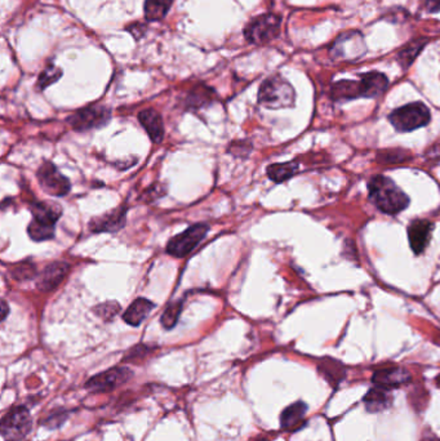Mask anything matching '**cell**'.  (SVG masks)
<instances>
[{
	"label": "cell",
	"mask_w": 440,
	"mask_h": 441,
	"mask_svg": "<svg viewBox=\"0 0 440 441\" xmlns=\"http://www.w3.org/2000/svg\"><path fill=\"white\" fill-rule=\"evenodd\" d=\"M369 199L382 213L398 215L410 206V197L393 179L378 174L368 182Z\"/></svg>",
	"instance_id": "obj_1"
},
{
	"label": "cell",
	"mask_w": 440,
	"mask_h": 441,
	"mask_svg": "<svg viewBox=\"0 0 440 441\" xmlns=\"http://www.w3.org/2000/svg\"><path fill=\"white\" fill-rule=\"evenodd\" d=\"M33 221L28 225V236L34 242H44L55 236V226L61 216V208L53 203L35 201L31 204Z\"/></svg>",
	"instance_id": "obj_2"
},
{
	"label": "cell",
	"mask_w": 440,
	"mask_h": 441,
	"mask_svg": "<svg viewBox=\"0 0 440 441\" xmlns=\"http://www.w3.org/2000/svg\"><path fill=\"white\" fill-rule=\"evenodd\" d=\"M296 101L293 87L281 76H272L263 82L258 92V102L266 109L278 110L292 107Z\"/></svg>",
	"instance_id": "obj_3"
},
{
	"label": "cell",
	"mask_w": 440,
	"mask_h": 441,
	"mask_svg": "<svg viewBox=\"0 0 440 441\" xmlns=\"http://www.w3.org/2000/svg\"><path fill=\"white\" fill-rule=\"evenodd\" d=\"M430 120V110L422 102L404 105L389 115V122L391 123L395 131L401 133L416 131L428 125Z\"/></svg>",
	"instance_id": "obj_4"
},
{
	"label": "cell",
	"mask_w": 440,
	"mask_h": 441,
	"mask_svg": "<svg viewBox=\"0 0 440 441\" xmlns=\"http://www.w3.org/2000/svg\"><path fill=\"white\" fill-rule=\"evenodd\" d=\"M31 417L25 406H15L0 423V432L6 441H21L31 430Z\"/></svg>",
	"instance_id": "obj_5"
},
{
	"label": "cell",
	"mask_w": 440,
	"mask_h": 441,
	"mask_svg": "<svg viewBox=\"0 0 440 441\" xmlns=\"http://www.w3.org/2000/svg\"><path fill=\"white\" fill-rule=\"evenodd\" d=\"M281 19L279 16L267 13L263 15L244 28V37L252 44H266L276 38L281 33Z\"/></svg>",
	"instance_id": "obj_6"
},
{
	"label": "cell",
	"mask_w": 440,
	"mask_h": 441,
	"mask_svg": "<svg viewBox=\"0 0 440 441\" xmlns=\"http://www.w3.org/2000/svg\"><path fill=\"white\" fill-rule=\"evenodd\" d=\"M209 226L197 224L186 228L184 233L173 236L167 245V253L176 258H184L191 253L206 237Z\"/></svg>",
	"instance_id": "obj_7"
},
{
	"label": "cell",
	"mask_w": 440,
	"mask_h": 441,
	"mask_svg": "<svg viewBox=\"0 0 440 441\" xmlns=\"http://www.w3.org/2000/svg\"><path fill=\"white\" fill-rule=\"evenodd\" d=\"M112 119V113L105 106H89L73 114L67 122L76 132L98 129L106 125Z\"/></svg>",
	"instance_id": "obj_8"
},
{
	"label": "cell",
	"mask_w": 440,
	"mask_h": 441,
	"mask_svg": "<svg viewBox=\"0 0 440 441\" xmlns=\"http://www.w3.org/2000/svg\"><path fill=\"white\" fill-rule=\"evenodd\" d=\"M37 176L39 185L52 197H64L71 188L70 181L51 161H44L40 165Z\"/></svg>",
	"instance_id": "obj_9"
},
{
	"label": "cell",
	"mask_w": 440,
	"mask_h": 441,
	"mask_svg": "<svg viewBox=\"0 0 440 441\" xmlns=\"http://www.w3.org/2000/svg\"><path fill=\"white\" fill-rule=\"evenodd\" d=\"M133 373L128 368L116 366L113 369H109L103 373L92 377L87 384L85 388L91 393H109L114 388L128 382L131 379Z\"/></svg>",
	"instance_id": "obj_10"
},
{
	"label": "cell",
	"mask_w": 440,
	"mask_h": 441,
	"mask_svg": "<svg viewBox=\"0 0 440 441\" xmlns=\"http://www.w3.org/2000/svg\"><path fill=\"white\" fill-rule=\"evenodd\" d=\"M365 52L364 39L356 31L340 35L331 48V56L335 60H355L363 56Z\"/></svg>",
	"instance_id": "obj_11"
},
{
	"label": "cell",
	"mask_w": 440,
	"mask_h": 441,
	"mask_svg": "<svg viewBox=\"0 0 440 441\" xmlns=\"http://www.w3.org/2000/svg\"><path fill=\"white\" fill-rule=\"evenodd\" d=\"M434 224L429 219H414L407 228L410 245L414 254H422L430 243Z\"/></svg>",
	"instance_id": "obj_12"
},
{
	"label": "cell",
	"mask_w": 440,
	"mask_h": 441,
	"mask_svg": "<svg viewBox=\"0 0 440 441\" xmlns=\"http://www.w3.org/2000/svg\"><path fill=\"white\" fill-rule=\"evenodd\" d=\"M127 207L116 208L103 216L92 218L89 222V228L92 233H118L125 225Z\"/></svg>",
	"instance_id": "obj_13"
},
{
	"label": "cell",
	"mask_w": 440,
	"mask_h": 441,
	"mask_svg": "<svg viewBox=\"0 0 440 441\" xmlns=\"http://www.w3.org/2000/svg\"><path fill=\"white\" fill-rule=\"evenodd\" d=\"M411 381V373L403 368L391 366L376 370L372 376V382L378 387L384 388H394L398 386L404 385Z\"/></svg>",
	"instance_id": "obj_14"
},
{
	"label": "cell",
	"mask_w": 440,
	"mask_h": 441,
	"mask_svg": "<svg viewBox=\"0 0 440 441\" xmlns=\"http://www.w3.org/2000/svg\"><path fill=\"white\" fill-rule=\"evenodd\" d=\"M69 263L53 262L48 264L43 270L38 280V289L42 291H55L61 282L65 280L66 275L69 273Z\"/></svg>",
	"instance_id": "obj_15"
},
{
	"label": "cell",
	"mask_w": 440,
	"mask_h": 441,
	"mask_svg": "<svg viewBox=\"0 0 440 441\" xmlns=\"http://www.w3.org/2000/svg\"><path fill=\"white\" fill-rule=\"evenodd\" d=\"M139 120L141 125L148 132L151 141L159 143L164 137V123L157 110L146 109L139 114Z\"/></svg>",
	"instance_id": "obj_16"
},
{
	"label": "cell",
	"mask_w": 440,
	"mask_h": 441,
	"mask_svg": "<svg viewBox=\"0 0 440 441\" xmlns=\"http://www.w3.org/2000/svg\"><path fill=\"white\" fill-rule=\"evenodd\" d=\"M308 405L302 402L287 406L281 415V426L285 431H296L305 423Z\"/></svg>",
	"instance_id": "obj_17"
},
{
	"label": "cell",
	"mask_w": 440,
	"mask_h": 441,
	"mask_svg": "<svg viewBox=\"0 0 440 441\" xmlns=\"http://www.w3.org/2000/svg\"><path fill=\"white\" fill-rule=\"evenodd\" d=\"M393 403V396L389 388L376 386L364 396L365 409L369 413H380L384 412Z\"/></svg>",
	"instance_id": "obj_18"
},
{
	"label": "cell",
	"mask_w": 440,
	"mask_h": 441,
	"mask_svg": "<svg viewBox=\"0 0 440 441\" xmlns=\"http://www.w3.org/2000/svg\"><path fill=\"white\" fill-rule=\"evenodd\" d=\"M360 84L364 98H376L385 93V91L389 87V79L381 73L372 71L362 76Z\"/></svg>",
	"instance_id": "obj_19"
},
{
	"label": "cell",
	"mask_w": 440,
	"mask_h": 441,
	"mask_svg": "<svg viewBox=\"0 0 440 441\" xmlns=\"http://www.w3.org/2000/svg\"><path fill=\"white\" fill-rule=\"evenodd\" d=\"M155 305L146 298H137L133 300L131 306L123 314V320L132 327H139L143 320L148 318Z\"/></svg>",
	"instance_id": "obj_20"
},
{
	"label": "cell",
	"mask_w": 440,
	"mask_h": 441,
	"mask_svg": "<svg viewBox=\"0 0 440 441\" xmlns=\"http://www.w3.org/2000/svg\"><path fill=\"white\" fill-rule=\"evenodd\" d=\"M332 98L336 101H349L363 97L360 80H340L332 87Z\"/></svg>",
	"instance_id": "obj_21"
},
{
	"label": "cell",
	"mask_w": 440,
	"mask_h": 441,
	"mask_svg": "<svg viewBox=\"0 0 440 441\" xmlns=\"http://www.w3.org/2000/svg\"><path fill=\"white\" fill-rule=\"evenodd\" d=\"M319 372L333 387H336L346 376V369L333 359H323L319 364Z\"/></svg>",
	"instance_id": "obj_22"
},
{
	"label": "cell",
	"mask_w": 440,
	"mask_h": 441,
	"mask_svg": "<svg viewBox=\"0 0 440 441\" xmlns=\"http://www.w3.org/2000/svg\"><path fill=\"white\" fill-rule=\"evenodd\" d=\"M297 172H299V163L297 161L278 163V164H272L270 167H267L269 179L276 183H281L287 179H292Z\"/></svg>",
	"instance_id": "obj_23"
},
{
	"label": "cell",
	"mask_w": 440,
	"mask_h": 441,
	"mask_svg": "<svg viewBox=\"0 0 440 441\" xmlns=\"http://www.w3.org/2000/svg\"><path fill=\"white\" fill-rule=\"evenodd\" d=\"M173 0H146L143 6L145 17L148 21H161L167 16Z\"/></svg>",
	"instance_id": "obj_24"
},
{
	"label": "cell",
	"mask_w": 440,
	"mask_h": 441,
	"mask_svg": "<svg viewBox=\"0 0 440 441\" xmlns=\"http://www.w3.org/2000/svg\"><path fill=\"white\" fill-rule=\"evenodd\" d=\"M425 44H426V40L420 39V40H414L412 43H410L407 47L403 48L402 52L399 53V62L402 64L404 69L412 65L413 61L416 60V57L420 55Z\"/></svg>",
	"instance_id": "obj_25"
},
{
	"label": "cell",
	"mask_w": 440,
	"mask_h": 441,
	"mask_svg": "<svg viewBox=\"0 0 440 441\" xmlns=\"http://www.w3.org/2000/svg\"><path fill=\"white\" fill-rule=\"evenodd\" d=\"M181 311H182V300L170 302L167 306V309L163 312L161 318H160V323H161L163 328H175L176 324H177L178 319H179Z\"/></svg>",
	"instance_id": "obj_26"
},
{
	"label": "cell",
	"mask_w": 440,
	"mask_h": 441,
	"mask_svg": "<svg viewBox=\"0 0 440 441\" xmlns=\"http://www.w3.org/2000/svg\"><path fill=\"white\" fill-rule=\"evenodd\" d=\"M410 158H411V154L403 149H387V150L380 151L377 154V161L384 164L403 163L410 160Z\"/></svg>",
	"instance_id": "obj_27"
},
{
	"label": "cell",
	"mask_w": 440,
	"mask_h": 441,
	"mask_svg": "<svg viewBox=\"0 0 440 441\" xmlns=\"http://www.w3.org/2000/svg\"><path fill=\"white\" fill-rule=\"evenodd\" d=\"M119 312H121V305L115 300L105 302V303H101V305L94 307V314L105 321L113 320Z\"/></svg>",
	"instance_id": "obj_28"
},
{
	"label": "cell",
	"mask_w": 440,
	"mask_h": 441,
	"mask_svg": "<svg viewBox=\"0 0 440 441\" xmlns=\"http://www.w3.org/2000/svg\"><path fill=\"white\" fill-rule=\"evenodd\" d=\"M62 75V71L56 67V66H48L47 69H44L42 71V74L39 76L38 88L39 89H46L48 85L56 83L57 80Z\"/></svg>",
	"instance_id": "obj_29"
},
{
	"label": "cell",
	"mask_w": 440,
	"mask_h": 441,
	"mask_svg": "<svg viewBox=\"0 0 440 441\" xmlns=\"http://www.w3.org/2000/svg\"><path fill=\"white\" fill-rule=\"evenodd\" d=\"M10 273L16 280H19V282L30 280V279H34L37 276V267L34 263L24 262L13 267Z\"/></svg>",
	"instance_id": "obj_30"
},
{
	"label": "cell",
	"mask_w": 440,
	"mask_h": 441,
	"mask_svg": "<svg viewBox=\"0 0 440 441\" xmlns=\"http://www.w3.org/2000/svg\"><path fill=\"white\" fill-rule=\"evenodd\" d=\"M234 145L235 147H230V152H233L235 156H247L252 150V146L248 141L235 142Z\"/></svg>",
	"instance_id": "obj_31"
},
{
	"label": "cell",
	"mask_w": 440,
	"mask_h": 441,
	"mask_svg": "<svg viewBox=\"0 0 440 441\" xmlns=\"http://www.w3.org/2000/svg\"><path fill=\"white\" fill-rule=\"evenodd\" d=\"M426 159L440 161V141L435 142L426 152Z\"/></svg>",
	"instance_id": "obj_32"
},
{
	"label": "cell",
	"mask_w": 440,
	"mask_h": 441,
	"mask_svg": "<svg viewBox=\"0 0 440 441\" xmlns=\"http://www.w3.org/2000/svg\"><path fill=\"white\" fill-rule=\"evenodd\" d=\"M425 8L430 13L440 10V0H425Z\"/></svg>",
	"instance_id": "obj_33"
},
{
	"label": "cell",
	"mask_w": 440,
	"mask_h": 441,
	"mask_svg": "<svg viewBox=\"0 0 440 441\" xmlns=\"http://www.w3.org/2000/svg\"><path fill=\"white\" fill-rule=\"evenodd\" d=\"M1 309H3V311H1V312H3V320H4L7 318V315H8V305H7L6 300L1 302Z\"/></svg>",
	"instance_id": "obj_34"
},
{
	"label": "cell",
	"mask_w": 440,
	"mask_h": 441,
	"mask_svg": "<svg viewBox=\"0 0 440 441\" xmlns=\"http://www.w3.org/2000/svg\"><path fill=\"white\" fill-rule=\"evenodd\" d=\"M421 441H440V439L434 435H426Z\"/></svg>",
	"instance_id": "obj_35"
},
{
	"label": "cell",
	"mask_w": 440,
	"mask_h": 441,
	"mask_svg": "<svg viewBox=\"0 0 440 441\" xmlns=\"http://www.w3.org/2000/svg\"><path fill=\"white\" fill-rule=\"evenodd\" d=\"M437 385L439 386L440 387V376L437 378Z\"/></svg>",
	"instance_id": "obj_36"
},
{
	"label": "cell",
	"mask_w": 440,
	"mask_h": 441,
	"mask_svg": "<svg viewBox=\"0 0 440 441\" xmlns=\"http://www.w3.org/2000/svg\"><path fill=\"white\" fill-rule=\"evenodd\" d=\"M256 441H269V440H266V439H260V440H256Z\"/></svg>",
	"instance_id": "obj_37"
}]
</instances>
